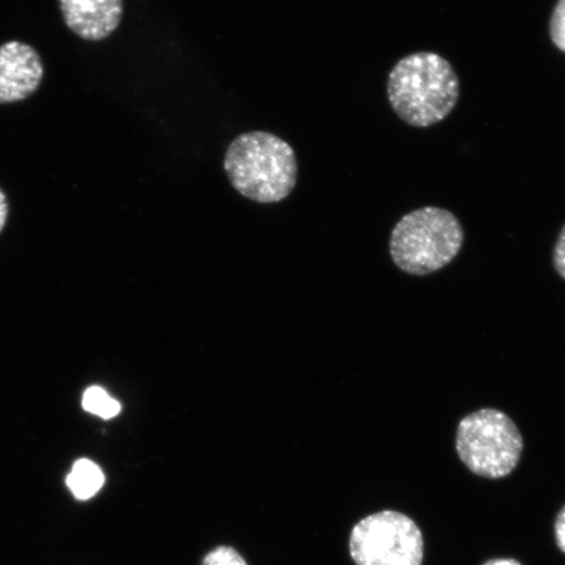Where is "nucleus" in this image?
Here are the masks:
<instances>
[{
  "label": "nucleus",
  "mask_w": 565,
  "mask_h": 565,
  "mask_svg": "<svg viewBox=\"0 0 565 565\" xmlns=\"http://www.w3.org/2000/svg\"><path fill=\"white\" fill-rule=\"evenodd\" d=\"M387 96L394 111L408 125L433 126L454 110L459 96L458 77L439 54L415 53L392 70Z\"/></svg>",
  "instance_id": "nucleus-1"
},
{
  "label": "nucleus",
  "mask_w": 565,
  "mask_h": 565,
  "mask_svg": "<svg viewBox=\"0 0 565 565\" xmlns=\"http://www.w3.org/2000/svg\"><path fill=\"white\" fill-rule=\"evenodd\" d=\"M224 169L232 186L258 203H277L294 192L298 160L286 140L270 132L243 134L225 153Z\"/></svg>",
  "instance_id": "nucleus-2"
},
{
  "label": "nucleus",
  "mask_w": 565,
  "mask_h": 565,
  "mask_svg": "<svg viewBox=\"0 0 565 565\" xmlns=\"http://www.w3.org/2000/svg\"><path fill=\"white\" fill-rule=\"evenodd\" d=\"M463 244V231L448 210L424 207L402 217L391 237L393 263L402 271L428 275L454 260Z\"/></svg>",
  "instance_id": "nucleus-3"
},
{
  "label": "nucleus",
  "mask_w": 565,
  "mask_h": 565,
  "mask_svg": "<svg viewBox=\"0 0 565 565\" xmlns=\"http://www.w3.org/2000/svg\"><path fill=\"white\" fill-rule=\"evenodd\" d=\"M456 449L471 472L500 479L518 468L524 440L510 416L499 409L482 408L459 422Z\"/></svg>",
  "instance_id": "nucleus-4"
},
{
  "label": "nucleus",
  "mask_w": 565,
  "mask_h": 565,
  "mask_svg": "<svg viewBox=\"0 0 565 565\" xmlns=\"http://www.w3.org/2000/svg\"><path fill=\"white\" fill-rule=\"evenodd\" d=\"M350 554L356 565H422L424 540L406 514L383 511L353 526Z\"/></svg>",
  "instance_id": "nucleus-5"
},
{
  "label": "nucleus",
  "mask_w": 565,
  "mask_h": 565,
  "mask_svg": "<svg viewBox=\"0 0 565 565\" xmlns=\"http://www.w3.org/2000/svg\"><path fill=\"white\" fill-rule=\"evenodd\" d=\"M44 66L38 52L20 41L0 46V104L25 100L39 89Z\"/></svg>",
  "instance_id": "nucleus-6"
},
{
  "label": "nucleus",
  "mask_w": 565,
  "mask_h": 565,
  "mask_svg": "<svg viewBox=\"0 0 565 565\" xmlns=\"http://www.w3.org/2000/svg\"><path fill=\"white\" fill-rule=\"evenodd\" d=\"M66 25L81 39L102 41L117 30L124 0H60Z\"/></svg>",
  "instance_id": "nucleus-7"
},
{
  "label": "nucleus",
  "mask_w": 565,
  "mask_h": 565,
  "mask_svg": "<svg viewBox=\"0 0 565 565\" xmlns=\"http://www.w3.org/2000/svg\"><path fill=\"white\" fill-rule=\"evenodd\" d=\"M105 476L97 463L87 458L77 459L66 477V484L74 498L87 501L95 497L104 487Z\"/></svg>",
  "instance_id": "nucleus-8"
},
{
  "label": "nucleus",
  "mask_w": 565,
  "mask_h": 565,
  "mask_svg": "<svg viewBox=\"0 0 565 565\" xmlns=\"http://www.w3.org/2000/svg\"><path fill=\"white\" fill-rule=\"evenodd\" d=\"M82 405L87 413L100 416L106 420L115 418L121 412L119 402L110 397L100 386L88 387L84 392Z\"/></svg>",
  "instance_id": "nucleus-9"
},
{
  "label": "nucleus",
  "mask_w": 565,
  "mask_h": 565,
  "mask_svg": "<svg viewBox=\"0 0 565 565\" xmlns=\"http://www.w3.org/2000/svg\"><path fill=\"white\" fill-rule=\"evenodd\" d=\"M202 565H247L235 548L218 546L204 556Z\"/></svg>",
  "instance_id": "nucleus-10"
},
{
  "label": "nucleus",
  "mask_w": 565,
  "mask_h": 565,
  "mask_svg": "<svg viewBox=\"0 0 565 565\" xmlns=\"http://www.w3.org/2000/svg\"><path fill=\"white\" fill-rule=\"evenodd\" d=\"M551 39L565 53V0L557 2L550 23Z\"/></svg>",
  "instance_id": "nucleus-11"
},
{
  "label": "nucleus",
  "mask_w": 565,
  "mask_h": 565,
  "mask_svg": "<svg viewBox=\"0 0 565 565\" xmlns=\"http://www.w3.org/2000/svg\"><path fill=\"white\" fill-rule=\"evenodd\" d=\"M554 266L556 268L557 274H559L561 277L565 279V225L561 232L559 238H557V243L555 246Z\"/></svg>",
  "instance_id": "nucleus-12"
},
{
  "label": "nucleus",
  "mask_w": 565,
  "mask_h": 565,
  "mask_svg": "<svg viewBox=\"0 0 565 565\" xmlns=\"http://www.w3.org/2000/svg\"><path fill=\"white\" fill-rule=\"evenodd\" d=\"M555 539L557 547L565 554V507L557 513L555 521Z\"/></svg>",
  "instance_id": "nucleus-13"
},
{
  "label": "nucleus",
  "mask_w": 565,
  "mask_h": 565,
  "mask_svg": "<svg viewBox=\"0 0 565 565\" xmlns=\"http://www.w3.org/2000/svg\"><path fill=\"white\" fill-rule=\"evenodd\" d=\"M10 206L9 201L2 189H0V233L3 232L7 221H9Z\"/></svg>",
  "instance_id": "nucleus-14"
},
{
  "label": "nucleus",
  "mask_w": 565,
  "mask_h": 565,
  "mask_svg": "<svg viewBox=\"0 0 565 565\" xmlns=\"http://www.w3.org/2000/svg\"><path fill=\"white\" fill-rule=\"evenodd\" d=\"M483 565H522L520 562L514 559H492Z\"/></svg>",
  "instance_id": "nucleus-15"
}]
</instances>
